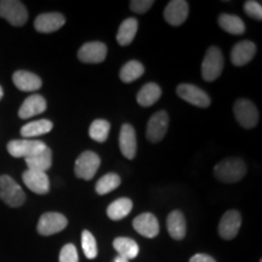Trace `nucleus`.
<instances>
[{
  "instance_id": "obj_1",
  "label": "nucleus",
  "mask_w": 262,
  "mask_h": 262,
  "mask_svg": "<svg viewBox=\"0 0 262 262\" xmlns=\"http://www.w3.org/2000/svg\"><path fill=\"white\" fill-rule=\"evenodd\" d=\"M215 178L225 183L239 182L247 173V165L239 158H227L216 164L214 168Z\"/></svg>"
},
{
  "instance_id": "obj_16",
  "label": "nucleus",
  "mask_w": 262,
  "mask_h": 262,
  "mask_svg": "<svg viewBox=\"0 0 262 262\" xmlns=\"http://www.w3.org/2000/svg\"><path fill=\"white\" fill-rule=\"evenodd\" d=\"M64 24V16L60 12H47L40 14L35 18L34 28L39 33H52L63 27Z\"/></svg>"
},
{
  "instance_id": "obj_6",
  "label": "nucleus",
  "mask_w": 262,
  "mask_h": 262,
  "mask_svg": "<svg viewBox=\"0 0 262 262\" xmlns=\"http://www.w3.org/2000/svg\"><path fill=\"white\" fill-rule=\"evenodd\" d=\"M42 141L33 139L12 140L8 143V152L15 158H29L47 148Z\"/></svg>"
},
{
  "instance_id": "obj_32",
  "label": "nucleus",
  "mask_w": 262,
  "mask_h": 262,
  "mask_svg": "<svg viewBox=\"0 0 262 262\" xmlns=\"http://www.w3.org/2000/svg\"><path fill=\"white\" fill-rule=\"evenodd\" d=\"M81 248H83L85 256L89 260H93L97 256V244L91 232L83 231V233H81Z\"/></svg>"
},
{
  "instance_id": "obj_3",
  "label": "nucleus",
  "mask_w": 262,
  "mask_h": 262,
  "mask_svg": "<svg viewBox=\"0 0 262 262\" xmlns=\"http://www.w3.org/2000/svg\"><path fill=\"white\" fill-rule=\"evenodd\" d=\"M224 55L216 47H211L206 50L202 63V77L206 81H214L220 77L224 70Z\"/></svg>"
},
{
  "instance_id": "obj_26",
  "label": "nucleus",
  "mask_w": 262,
  "mask_h": 262,
  "mask_svg": "<svg viewBox=\"0 0 262 262\" xmlns=\"http://www.w3.org/2000/svg\"><path fill=\"white\" fill-rule=\"evenodd\" d=\"M52 123L48 119H40L35 120V122H31L26 124L21 127V135L24 139H33V137L45 135V134L50 133L52 130Z\"/></svg>"
},
{
  "instance_id": "obj_34",
  "label": "nucleus",
  "mask_w": 262,
  "mask_h": 262,
  "mask_svg": "<svg viewBox=\"0 0 262 262\" xmlns=\"http://www.w3.org/2000/svg\"><path fill=\"white\" fill-rule=\"evenodd\" d=\"M60 262H79L77 248L73 244H66L61 249Z\"/></svg>"
},
{
  "instance_id": "obj_11",
  "label": "nucleus",
  "mask_w": 262,
  "mask_h": 262,
  "mask_svg": "<svg viewBox=\"0 0 262 262\" xmlns=\"http://www.w3.org/2000/svg\"><path fill=\"white\" fill-rule=\"evenodd\" d=\"M107 56V47L101 41L85 42L78 51V58L84 63H100Z\"/></svg>"
},
{
  "instance_id": "obj_9",
  "label": "nucleus",
  "mask_w": 262,
  "mask_h": 262,
  "mask_svg": "<svg viewBox=\"0 0 262 262\" xmlns=\"http://www.w3.org/2000/svg\"><path fill=\"white\" fill-rule=\"evenodd\" d=\"M169 127V116L165 111H159L148 120L146 130L147 140L157 143L164 139Z\"/></svg>"
},
{
  "instance_id": "obj_17",
  "label": "nucleus",
  "mask_w": 262,
  "mask_h": 262,
  "mask_svg": "<svg viewBox=\"0 0 262 262\" xmlns=\"http://www.w3.org/2000/svg\"><path fill=\"white\" fill-rule=\"evenodd\" d=\"M119 147L120 152L127 159H134L136 156L137 150V141L136 133L133 125L130 124H124L120 129L119 134Z\"/></svg>"
},
{
  "instance_id": "obj_31",
  "label": "nucleus",
  "mask_w": 262,
  "mask_h": 262,
  "mask_svg": "<svg viewBox=\"0 0 262 262\" xmlns=\"http://www.w3.org/2000/svg\"><path fill=\"white\" fill-rule=\"evenodd\" d=\"M111 124L104 119H96L89 127V136L96 142H106L110 135Z\"/></svg>"
},
{
  "instance_id": "obj_23",
  "label": "nucleus",
  "mask_w": 262,
  "mask_h": 262,
  "mask_svg": "<svg viewBox=\"0 0 262 262\" xmlns=\"http://www.w3.org/2000/svg\"><path fill=\"white\" fill-rule=\"evenodd\" d=\"M113 247L118 253V256H122L126 260H133L139 255V245L131 238L118 237L114 239Z\"/></svg>"
},
{
  "instance_id": "obj_35",
  "label": "nucleus",
  "mask_w": 262,
  "mask_h": 262,
  "mask_svg": "<svg viewBox=\"0 0 262 262\" xmlns=\"http://www.w3.org/2000/svg\"><path fill=\"white\" fill-rule=\"evenodd\" d=\"M155 4L153 0H133L130 2V9L136 14H145Z\"/></svg>"
},
{
  "instance_id": "obj_38",
  "label": "nucleus",
  "mask_w": 262,
  "mask_h": 262,
  "mask_svg": "<svg viewBox=\"0 0 262 262\" xmlns=\"http://www.w3.org/2000/svg\"><path fill=\"white\" fill-rule=\"evenodd\" d=\"M3 96H4V91H3V88L0 86V100H2Z\"/></svg>"
},
{
  "instance_id": "obj_18",
  "label": "nucleus",
  "mask_w": 262,
  "mask_h": 262,
  "mask_svg": "<svg viewBox=\"0 0 262 262\" xmlns=\"http://www.w3.org/2000/svg\"><path fill=\"white\" fill-rule=\"evenodd\" d=\"M256 52V47L253 41L243 40L239 41L238 44L234 45V48L231 51V61L232 63L237 67H242L249 63Z\"/></svg>"
},
{
  "instance_id": "obj_13",
  "label": "nucleus",
  "mask_w": 262,
  "mask_h": 262,
  "mask_svg": "<svg viewBox=\"0 0 262 262\" xmlns=\"http://www.w3.org/2000/svg\"><path fill=\"white\" fill-rule=\"evenodd\" d=\"M189 6L187 2H185V0H172L164 10V17H165L169 25L178 27V26H181L186 21Z\"/></svg>"
},
{
  "instance_id": "obj_14",
  "label": "nucleus",
  "mask_w": 262,
  "mask_h": 262,
  "mask_svg": "<svg viewBox=\"0 0 262 262\" xmlns=\"http://www.w3.org/2000/svg\"><path fill=\"white\" fill-rule=\"evenodd\" d=\"M22 180H24L25 185L37 194H47L50 191V181H49L47 172L26 170L22 173Z\"/></svg>"
},
{
  "instance_id": "obj_30",
  "label": "nucleus",
  "mask_w": 262,
  "mask_h": 262,
  "mask_svg": "<svg viewBox=\"0 0 262 262\" xmlns=\"http://www.w3.org/2000/svg\"><path fill=\"white\" fill-rule=\"evenodd\" d=\"M120 183H122V180H120L119 175L114 172H110L98 180L96 186H95V189H96L98 194L103 195L119 187Z\"/></svg>"
},
{
  "instance_id": "obj_29",
  "label": "nucleus",
  "mask_w": 262,
  "mask_h": 262,
  "mask_svg": "<svg viewBox=\"0 0 262 262\" xmlns=\"http://www.w3.org/2000/svg\"><path fill=\"white\" fill-rule=\"evenodd\" d=\"M143 73H145V68H143L142 63L139 61L133 60L126 62V63L123 66V68L120 70L119 78L120 80L124 81V83H133V81L139 79Z\"/></svg>"
},
{
  "instance_id": "obj_37",
  "label": "nucleus",
  "mask_w": 262,
  "mask_h": 262,
  "mask_svg": "<svg viewBox=\"0 0 262 262\" xmlns=\"http://www.w3.org/2000/svg\"><path fill=\"white\" fill-rule=\"evenodd\" d=\"M113 262H129V260H126V258H124L122 256H117L116 258H114Z\"/></svg>"
},
{
  "instance_id": "obj_5",
  "label": "nucleus",
  "mask_w": 262,
  "mask_h": 262,
  "mask_svg": "<svg viewBox=\"0 0 262 262\" xmlns=\"http://www.w3.org/2000/svg\"><path fill=\"white\" fill-rule=\"evenodd\" d=\"M101 165V159L95 152L91 150H85L81 155L78 157L75 160L74 165V172L78 179L86 180L89 181L95 176L97 172L98 168Z\"/></svg>"
},
{
  "instance_id": "obj_28",
  "label": "nucleus",
  "mask_w": 262,
  "mask_h": 262,
  "mask_svg": "<svg viewBox=\"0 0 262 262\" xmlns=\"http://www.w3.org/2000/svg\"><path fill=\"white\" fill-rule=\"evenodd\" d=\"M219 26L224 29V31L231 33L233 35H241L245 32V25L243 19L238 16L222 14L217 19Z\"/></svg>"
},
{
  "instance_id": "obj_2",
  "label": "nucleus",
  "mask_w": 262,
  "mask_h": 262,
  "mask_svg": "<svg viewBox=\"0 0 262 262\" xmlns=\"http://www.w3.org/2000/svg\"><path fill=\"white\" fill-rule=\"evenodd\" d=\"M0 199L11 208H18L26 202V194L21 186L11 176H0Z\"/></svg>"
},
{
  "instance_id": "obj_4",
  "label": "nucleus",
  "mask_w": 262,
  "mask_h": 262,
  "mask_svg": "<svg viewBox=\"0 0 262 262\" xmlns=\"http://www.w3.org/2000/svg\"><path fill=\"white\" fill-rule=\"evenodd\" d=\"M0 17L6 19L11 26L21 27L27 22L28 11L26 6L17 0H2Z\"/></svg>"
},
{
  "instance_id": "obj_27",
  "label": "nucleus",
  "mask_w": 262,
  "mask_h": 262,
  "mask_svg": "<svg viewBox=\"0 0 262 262\" xmlns=\"http://www.w3.org/2000/svg\"><path fill=\"white\" fill-rule=\"evenodd\" d=\"M162 96V89L158 84L148 83L137 94V103L142 107L153 106Z\"/></svg>"
},
{
  "instance_id": "obj_36",
  "label": "nucleus",
  "mask_w": 262,
  "mask_h": 262,
  "mask_svg": "<svg viewBox=\"0 0 262 262\" xmlns=\"http://www.w3.org/2000/svg\"><path fill=\"white\" fill-rule=\"evenodd\" d=\"M189 262H216V261L211 256H209V255L195 254L194 256L191 257Z\"/></svg>"
},
{
  "instance_id": "obj_10",
  "label": "nucleus",
  "mask_w": 262,
  "mask_h": 262,
  "mask_svg": "<svg viewBox=\"0 0 262 262\" xmlns=\"http://www.w3.org/2000/svg\"><path fill=\"white\" fill-rule=\"evenodd\" d=\"M176 94L179 95L186 102L193 104V106L206 108L210 106V97L206 95L205 91L199 89L198 86L192 84H181L176 89Z\"/></svg>"
},
{
  "instance_id": "obj_33",
  "label": "nucleus",
  "mask_w": 262,
  "mask_h": 262,
  "mask_svg": "<svg viewBox=\"0 0 262 262\" xmlns=\"http://www.w3.org/2000/svg\"><path fill=\"white\" fill-rule=\"evenodd\" d=\"M244 11L249 17L256 19V21H261L262 19V6L258 2L249 0L244 4Z\"/></svg>"
},
{
  "instance_id": "obj_8",
  "label": "nucleus",
  "mask_w": 262,
  "mask_h": 262,
  "mask_svg": "<svg viewBox=\"0 0 262 262\" xmlns=\"http://www.w3.org/2000/svg\"><path fill=\"white\" fill-rule=\"evenodd\" d=\"M67 225L68 221L64 215L60 212H45L39 219L37 229L39 234L48 237V235L56 234L58 232L63 231Z\"/></svg>"
},
{
  "instance_id": "obj_12",
  "label": "nucleus",
  "mask_w": 262,
  "mask_h": 262,
  "mask_svg": "<svg viewBox=\"0 0 262 262\" xmlns=\"http://www.w3.org/2000/svg\"><path fill=\"white\" fill-rule=\"evenodd\" d=\"M242 225V216L237 210H228L219 224V234L225 241H232L238 234Z\"/></svg>"
},
{
  "instance_id": "obj_7",
  "label": "nucleus",
  "mask_w": 262,
  "mask_h": 262,
  "mask_svg": "<svg viewBox=\"0 0 262 262\" xmlns=\"http://www.w3.org/2000/svg\"><path fill=\"white\" fill-rule=\"evenodd\" d=\"M233 113L237 122L245 129H251L258 122L257 108L247 98H239V100L235 101Z\"/></svg>"
},
{
  "instance_id": "obj_39",
  "label": "nucleus",
  "mask_w": 262,
  "mask_h": 262,
  "mask_svg": "<svg viewBox=\"0 0 262 262\" xmlns=\"http://www.w3.org/2000/svg\"><path fill=\"white\" fill-rule=\"evenodd\" d=\"M260 262H262V260H260Z\"/></svg>"
},
{
  "instance_id": "obj_19",
  "label": "nucleus",
  "mask_w": 262,
  "mask_h": 262,
  "mask_svg": "<svg viewBox=\"0 0 262 262\" xmlns=\"http://www.w3.org/2000/svg\"><path fill=\"white\" fill-rule=\"evenodd\" d=\"M47 110V101L40 95H31L25 100L22 106L19 107L18 117L21 119H29V118L38 116Z\"/></svg>"
},
{
  "instance_id": "obj_15",
  "label": "nucleus",
  "mask_w": 262,
  "mask_h": 262,
  "mask_svg": "<svg viewBox=\"0 0 262 262\" xmlns=\"http://www.w3.org/2000/svg\"><path fill=\"white\" fill-rule=\"evenodd\" d=\"M134 228L137 233L146 238H155L159 233V224L157 217L150 212H143L134 219Z\"/></svg>"
},
{
  "instance_id": "obj_24",
  "label": "nucleus",
  "mask_w": 262,
  "mask_h": 262,
  "mask_svg": "<svg viewBox=\"0 0 262 262\" xmlns=\"http://www.w3.org/2000/svg\"><path fill=\"white\" fill-rule=\"evenodd\" d=\"M137 28H139V22L136 18L130 17L122 22L117 33V41L119 42V45L126 47L131 44L137 33Z\"/></svg>"
},
{
  "instance_id": "obj_21",
  "label": "nucleus",
  "mask_w": 262,
  "mask_h": 262,
  "mask_svg": "<svg viewBox=\"0 0 262 262\" xmlns=\"http://www.w3.org/2000/svg\"><path fill=\"white\" fill-rule=\"evenodd\" d=\"M166 227H168L169 234L175 241H182L186 235V219L185 215L180 210H173L168 215L166 219Z\"/></svg>"
},
{
  "instance_id": "obj_22",
  "label": "nucleus",
  "mask_w": 262,
  "mask_h": 262,
  "mask_svg": "<svg viewBox=\"0 0 262 262\" xmlns=\"http://www.w3.org/2000/svg\"><path fill=\"white\" fill-rule=\"evenodd\" d=\"M25 160L28 166V170L47 172V170L50 169L52 165V152L49 147H47L44 150L29 157V158H26Z\"/></svg>"
},
{
  "instance_id": "obj_25",
  "label": "nucleus",
  "mask_w": 262,
  "mask_h": 262,
  "mask_svg": "<svg viewBox=\"0 0 262 262\" xmlns=\"http://www.w3.org/2000/svg\"><path fill=\"white\" fill-rule=\"evenodd\" d=\"M133 210V202L129 198H119L111 203L107 208V216L113 221H119L126 217Z\"/></svg>"
},
{
  "instance_id": "obj_20",
  "label": "nucleus",
  "mask_w": 262,
  "mask_h": 262,
  "mask_svg": "<svg viewBox=\"0 0 262 262\" xmlns=\"http://www.w3.org/2000/svg\"><path fill=\"white\" fill-rule=\"evenodd\" d=\"M15 86L21 91H37L41 88L42 81L37 74L28 71H17L12 75Z\"/></svg>"
}]
</instances>
